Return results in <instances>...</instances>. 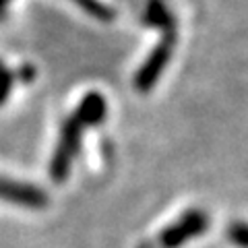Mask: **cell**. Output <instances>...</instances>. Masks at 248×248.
I'll return each instance as SVG.
<instances>
[{
  "label": "cell",
  "mask_w": 248,
  "mask_h": 248,
  "mask_svg": "<svg viewBox=\"0 0 248 248\" xmlns=\"http://www.w3.org/2000/svg\"><path fill=\"white\" fill-rule=\"evenodd\" d=\"M207 228H209V215L205 211H201V209H190V211H186L184 215L178 217L172 226H168L166 230L159 232L157 240H155V246L178 248L192 238L203 236Z\"/></svg>",
  "instance_id": "2"
},
{
  "label": "cell",
  "mask_w": 248,
  "mask_h": 248,
  "mask_svg": "<svg viewBox=\"0 0 248 248\" xmlns=\"http://www.w3.org/2000/svg\"><path fill=\"white\" fill-rule=\"evenodd\" d=\"M15 85V73L6 68V64L0 60V106H4V102L11 95V89Z\"/></svg>",
  "instance_id": "9"
},
{
  "label": "cell",
  "mask_w": 248,
  "mask_h": 248,
  "mask_svg": "<svg viewBox=\"0 0 248 248\" xmlns=\"http://www.w3.org/2000/svg\"><path fill=\"white\" fill-rule=\"evenodd\" d=\"M172 54H174V46H170L166 42H159L157 46H155V50L147 56V60L143 62L141 68H139L137 75H135L137 91L147 93V91H151L155 87V83H157L161 73L166 71Z\"/></svg>",
  "instance_id": "4"
},
{
  "label": "cell",
  "mask_w": 248,
  "mask_h": 248,
  "mask_svg": "<svg viewBox=\"0 0 248 248\" xmlns=\"http://www.w3.org/2000/svg\"><path fill=\"white\" fill-rule=\"evenodd\" d=\"M87 128H89V124L85 122L77 112H73L64 122H62L60 137H58V143H56V151H54L52 159H50V166H48V172H50L54 182H58V184L64 182L68 178V174H71L73 161L79 157V153H81L83 133Z\"/></svg>",
  "instance_id": "1"
},
{
  "label": "cell",
  "mask_w": 248,
  "mask_h": 248,
  "mask_svg": "<svg viewBox=\"0 0 248 248\" xmlns=\"http://www.w3.org/2000/svg\"><path fill=\"white\" fill-rule=\"evenodd\" d=\"M6 4H9V0H0V21L6 17Z\"/></svg>",
  "instance_id": "11"
},
{
  "label": "cell",
  "mask_w": 248,
  "mask_h": 248,
  "mask_svg": "<svg viewBox=\"0 0 248 248\" xmlns=\"http://www.w3.org/2000/svg\"><path fill=\"white\" fill-rule=\"evenodd\" d=\"M143 23L149 27L161 29V42L170 46H176V17L170 11L168 2L164 0H147L145 2V13H143Z\"/></svg>",
  "instance_id": "5"
},
{
  "label": "cell",
  "mask_w": 248,
  "mask_h": 248,
  "mask_svg": "<svg viewBox=\"0 0 248 248\" xmlns=\"http://www.w3.org/2000/svg\"><path fill=\"white\" fill-rule=\"evenodd\" d=\"M77 114L89 124V126H97L106 120V114H108V104H106V97L97 91H89L85 95L79 106H77Z\"/></svg>",
  "instance_id": "6"
},
{
  "label": "cell",
  "mask_w": 248,
  "mask_h": 248,
  "mask_svg": "<svg viewBox=\"0 0 248 248\" xmlns=\"http://www.w3.org/2000/svg\"><path fill=\"white\" fill-rule=\"evenodd\" d=\"M0 201L27 209H46L50 205V199L44 188L9 176H0Z\"/></svg>",
  "instance_id": "3"
},
{
  "label": "cell",
  "mask_w": 248,
  "mask_h": 248,
  "mask_svg": "<svg viewBox=\"0 0 248 248\" xmlns=\"http://www.w3.org/2000/svg\"><path fill=\"white\" fill-rule=\"evenodd\" d=\"M15 79H19L21 83H33V79H35V68L31 66V64L19 66V71H15Z\"/></svg>",
  "instance_id": "10"
},
{
  "label": "cell",
  "mask_w": 248,
  "mask_h": 248,
  "mask_svg": "<svg viewBox=\"0 0 248 248\" xmlns=\"http://www.w3.org/2000/svg\"><path fill=\"white\" fill-rule=\"evenodd\" d=\"M228 240L234 242L238 248H248V223L236 221L228 228Z\"/></svg>",
  "instance_id": "8"
},
{
  "label": "cell",
  "mask_w": 248,
  "mask_h": 248,
  "mask_svg": "<svg viewBox=\"0 0 248 248\" xmlns=\"http://www.w3.org/2000/svg\"><path fill=\"white\" fill-rule=\"evenodd\" d=\"M73 2L83 9L85 13H89L93 19H99V21H110L112 19V9L110 6H106L104 2H99V0H73Z\"/></svg>",
  "instance_id": "7"
}]
</instances>
